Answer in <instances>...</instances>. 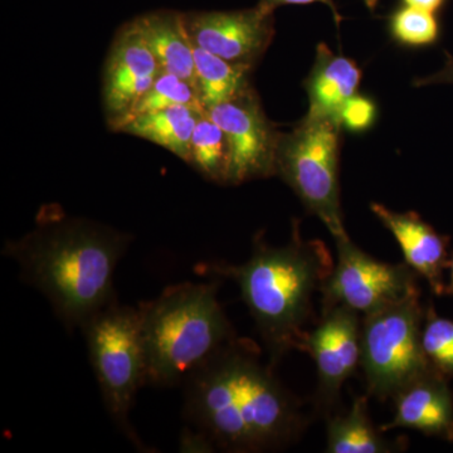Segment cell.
I'll list each match as a JSON object with an SVG mask.
<instances>
[{"instance_id": "obj_1", "label": "cell", "mask_w": 453, "mask_h": 453, "mask_svg": "<svg viewBox=\"0 0 453 453\" xmlns=\"http://www.w3.org/2000/svg\"><path fill=\"white\" fill-rule=\"evenodd\" d=\"M184 418L216 449L277 451L309 426L303 403L251 340L234 338L183 383Z\"/></svg>"}, {"instance_id": "obj_2", "label": "cell", "mask_w": 453, "mask_h": 453, "mask_svg": "<svg viewBox=\"0 0 453 453\" xmlns=\"http://www.w3.org/2000/svg\"><path fill=\"white\" fill-rule=\"evenodd\" d=\"M131 242L133 235L110 226L44 211L33 231L4 244L2 256L73 332L118 300L113 279Z\"/></svg>"}, {"instance_id": "obj_3", "label": "cell", "mask_w": 453, "mask_h": 453, "mask_svg": "<svg viewBox=\"0 0 453 453\" xmlns=\"http://www.w3.org/2000/svg\"><path fill=\"white\" fill-rule=\"evenodd\" d=\"M334 268L332 253L320 240H303L300 223L292 226L290 242L273 246L262 232L255 234L251 257L244 264L223 261L196 265V275L235 282L264 342L270 365L292 350L303 351L312 318V299Z\"/></svg>"}, {"instance_id": "obj_4", "label": "cell", "mask_w": 453, "mask_h": 453, "mask_svg": "<svg viewBox=\"0 0 453 453\" xmlns=\"http://www.w3.org/2000/svg\"><path fill=\"white\" fill-rule=\"evenodd\" d=\"M219 279L168 286L138 306L148 387L174 388L237 338L219 300Z\"/></svg>"}, {"instance_id": "obj_5", "label": "cell", "mask_w": 453, "mask_h": 453, "mask_svg": "<svg viewBox=\"0 0 453 453\" xmlns=\"http://www.w3.org/2000/svg\"><path fill=\"white\" fill-rule=\"evenodd\" d=\"M81 332L110 418L139 451H150L130 423L136 396L148 386L139 309L115 300L92 316Z\"/></svg>"}, {"instance_id": "obj_6", "label": "cell", "mask_w": 453, "mask_h": 453, "mask_svg": "<svg viewBox=\"0 0 453 453\" xmlns=\"http://www.w3.org/2000/svg\"><path fill=\"white\" fill-rule=\"evenodd\" d=\"M340 127L332 119L306 115L291 133L280 135L276 155V174L334 240L348 235L340 204Z\"/></svg>"}, {"instance_id": "obj_7", "label": "cell", "mask_w": 453, "mask_h": 453, "mask_svg": "<svg viewBox=\"0 0 453 453\" xmlns=\"http://www.w3.org/2000/svg\"><path fill=\"white\" fill-rule=\"evenodd\" d=\"M425 312L421 296H414L363 318L360 368L369 395L393 398L434 371L422 347Z\"/></svg>"}, {"instance_id": "obj_8", "label": "cell", "mask_w": 453, "mask_h": 453, "mask_svg": "<svg viewBox=\"0 0 453 453\" xmlns=\"http://www.w3.org/2000/svg\"><path fill=\"white\" fill-rule=\"evenodd\" d=\"M338 264L321 288L323 310L342 305L371 315L414 296H421L418 275L403 264L378 261L349 235L336 238Z\"/></svg>"}, {"instance_id": "obj_9", "label": "cell", "mask_w": 453, "mask_h": 453, "mask_svg": "<svg viewBox=\"0 0 453 453\" xmlns=\"http://www.w3.org/2000/svg\"><path fill=\"white\" fill-rule=\"evenodd\" d=\"M207 112L228 140V184L237 186L251 179L276 174L277 146L281 134L268 121L252 88Z\"/></svg>"}, {"instance_id": "obj_10", "label": "cell", "mask_w": 453, "mask_h": 453, "mask_svg": "<svg viewBox=\"0 0 453 453\" xmlns=\"http://www.w3.org/2000/svg\"><path fill=\"white\" fill-rule=\"evenodd\" d=\"M362 321L359 312L338 305L323 310L320 321L306 335L303 351L312 357L318 372L316 407L329 414L340 390L356 374L362 357Z\"/></svg>"}, {"instance_id": "obj_11", "label": "cell", "mask_w": 453, "mask_h": 453, "mask_svg": "<svg viewBox=\"0 0 453 453\" xmlns=\"http://www.w3.org/2000/svg\"><path fill=\"white\" fill-rule=\"evenodd\" d=\"M275 7L261 2L234 12L186 14L193 43L234 64L253 65L266 52L275 35Z\"/></svg>"}, {"instance_id": "obj_12", "label": "cell", "mask_w": 453, "mask_h": 453, "mask_svg": "<svg viewBox=\"0 0 453 453\" xmlns=\"http://www.w3.org/2000/svg\"><path fill=\"white\" fill-rule=\"evenodd\" d=\"M162 73L135 20L127 23L113 41L104 71V106L110 127L119 124Z\"/></svg>"}, {"instance_id": "obj_13", "label": "cell", "mask_w": 453, "mask_h": 453, "mask_svg": "<svg viewBox=\"0 0 453 453\" xmlns=\"http://www.w3.org/2000/svg\"><path fill=\"white\" fill-rule=\"evenodd\" d=\"M371 210L393 234L403 252L405 264L428 282L436 296H445V273L449 270V235L438 234L414 211L398 213L380 203Z\"/></svg>"}, {"instance_id": "obj_14", "label": "cell", "mask_w": 453, "mask_h": 453, "mask_svg": "<svg viewBox=\"0 0 453 453\" xmlns=\"http://www.w3.org/2000/svg\"><path fill=\"white\" fill-rule=\"evenodd\" d=\"M449 380L434 371L411 381L395 396V416L383 432L413 429L453 442V393Z\"/></svg>"}, {"instance_id": "obj_15", "label": "cell", "mask_w": 453, "mask_h": 453, "mask_svg": "<svg viewBox=\"0 0 453 453\" xmlns=\"http://www.w3.org/2000/svg\"><path fill=\"white\" fill-rule=\"evenodd\" d=\"M360 81L362 71L353 59L335 55L326 44L319 43L314 67L305 82L308 115L339 122L342 106L356 96Z\"/></svg>"}, {"instance_id": "obj_16", "label": "cell", "mask_w": 453, "mask_h": 453, "mask_svg": "<svg viewBox=\"0 0 453 453\" xmlns=\"http://www.w3.org/2000/svg\"><path fill=\"white\" fill-rule=\"evenodd\" d=\"M135 22L162 73L186 80L196 88L195 43L188 32L186 13L157 11L136 18Z\"/></svg>"}, {"instance_id": "obj_17", "label": "cell", "mask_w": 453, "mask_h": 453, "mask_svg": "<svg viewBox=\"0 0 453 453\" xmlns=\"http://www.w3.org/2000/svg\"><path fill=\"white\" fill-rule=\"evenodd\" d=\"M383 434L369 416L368 396H356L348 412L327 422L326 452L393 453L407 449L405 437L390 440Z\"/></svg>"}, {"instance_id": "obj_18", "label": "cell", "mask_w": 453, "mask_h": 453, "mask_svg": "<svg viewBox=\"0 0 453 453\" xmlns=\"http://www.w3.org/2000/svg\"><path fill=\"white\" fill-rule=\"evenodd\" d=\"M205 111L202 106L174 105L144 113L125 122L118 131L148 140L189 162L190 142L199 119Z\"/></svg>"}, {"instance_id": "obj_19", "label": "cell", "mask_w": 453, "mask_h": 453, "mask_svg": "<svg viewBox=\"0 0 453 453\" xmlns=\"http://www.w3.org/2000/svg\"><path fill=\"white\" fill-rule=\"evenodd\" d=\"M195 65L196 91L207 111L251 89V65L226 61L195 44Z\"/></svg>"}, {"instance_id": "obj_20", "label": "cell", "mask_w": 453, "mask_h": 453, "mask_svg": "<svg viewBox=\"0 0 453 453\" xmlns=\"http://www.w3.org/2000/svg\"><path fill=\"white\" fill-rule=\"evenodd\" d=\"M229 162L231 153L225 131L205 112L193 133L188 164L208 180L228 184Z\"/></svg>"}, {"instance_id": "obj_21", "label": "cell", "mask_w": 453, "mask_h": 453, "mask_svg": "<svg viewBox=\"0 0 453 453\" xmlns=\"http://www.w3.org/2000/svg\"><path fill=\"white\" fill-rule=\"evenodd\" d=\"M174 105L202 106L198 94H196L195 86L192 83L186 81V80L179 79L174 74L162 73L155 80L153 86L148 89L144 96L140 98L139 103L112 129L118 131L119 127H122L125 122L136 118V116L159 111V110Z\"/></svg>"}, {"instance_id": "obj_22", "label": "cell", "mask_w": 453, "mask_h": 453, "mask_svg": "<svg viewBox=\"0 0 453 453\" xmlns=\"http://www.w3.org/2000/svg\"><path fill=\"white\" fill-rule=\"evenodd\" d=\"M422 347L429 366L446 380H453V321L438 316L432 303L425 312Z\"/></svg>"}, {"instance_id": "obj_23", "label": "cell", "mask_w": 453, "mask_h": 453, "mask_svg": "<svg viewBox=\"0 0 453 453\" xmlns=\"http://www.w3.org/2000/svg\"><path fill=\"white\" fill-rule=\"evenodd\" d=\"M389 27L393 37L407 46H427L434 43L438 37V25L434 13L410 5L393 13Z\"/></svg>"}, {"instance_id": "obj_24", "label": "cell", "mask_w": 453, "mask_h": 453, "mask_svg": "<svg viewBox=\"0 0 453 453\" xmlns=\"http://www.w3.org/2000/svg\"><path fill=\"white\" fill-rule=\"evenodd\" d=\"M377 116V107L371 98L356 95L342 106L339 115V122L348 130L365 131L371 127Z\"/></svg>"}, {"instance_id": "obj_25", "label": "cell", "mask_w": 453, "mask_h": 453, "mask_svg": "<svg viewBox=\"0 0 453 453\" xmlns=\"http://www.w3.org/2000/svg\"><path fill=\"white\" fill-rule=\"evenodd\" d=\"M179 451L180 452H214L216 447L202 432L196 428L186 427L179 437Z\"/></svg>"}, {"instance_id": "obj_26", "label": "cell", "mask_w": 453, "mask_h": 453, "mask_svg": "<svg viewBox=\"0 0 453 453\" xmlns=\"http://www.w3.org/2000/svg\"><path fill=\"white\" fill-rule=\"evenodd\" d=\"M442 83L453 85V56L449 53H446V62L442 70L431 74V76L416 80L414 86L442 85Z\"/></svg>"}, {"instance_id": "obj_27", "label": "cell", "mask_w": 453, "mask_h": 453, "mask_svg": "<svg viewBox=\"0 0 453 453\" xmlns=\"http://www.w3.org/2000/svg\"><path fill=\"white\" fill-rule=\"evenodd\" d=\"M261 2L267 3V4L273 5V7H280V5L286 4H312V3H323L326 7L332 11L334 19H335L336 25H340L342 22V17H340L338 8H336L334 0H261Z\"/></svg>"}, {"instance_id": "obj_28", "label": "cell", "mask_w": 453, "mask_h": 453, "mask_svg": "<svg viewBox=\"0 0 453 453\" xmlns=\"http://www.w3.org/2000/svg\"><path fill=\"white\" fill-rule=\"evenodd\" d=\"M403 3L405 5H410V7L423 9V11L434 13L442 7L445 0H403Z\"/></svg>"}, {"instance_id": "obj_29", "label": "cell", "mask_w": 453, "mask_h": 453, "mask_svg": "<svg viewBox=\"0 0 453 453\" xmlns=\"http://www.w3.org/2000/svg\"><path fill=\"white\" fill-rule=\"evenodd\" d=\"M449 282L446 283L445 295L453 296V253L449 262Z\"/></svg>"}, {"instance_id": "obj_30", "label": "cell", "mask_w": 453, "mask_h": 453, "mask_svg": "<svg viewBox=\"0 0 453 453\" xmlns=\"http://www.w3.org/2000/svg\"><path fill=\"white\" fill-rule=\"evenodd\" d=\"M366 7L371 9V11H374L375 7H377L378 0H365Z\"/></svg>"}]
</instances>
